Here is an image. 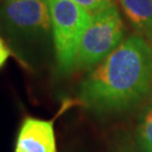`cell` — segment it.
<instances>
[{"instance_id":"5b68a950","label":"cell","mask_w":152,"mask_h":152,"mask_svg":"<svg viewBox=\"0 0 152 152\" xmlns=\"http://www.w3.org/2000/svg\"><path fill=\"white\" fill-rule=\"evenodd\" d=\"M14 152H58L54 121L26 116L17 132Z\"/></svg>"},{"instance_id":"30bf717a","label":"cell","mask_w":152,"mask_h":152,"mask_svg":"<svg viewBox=\"0 0 152 152\" xmlns=\"http://www.w3.org/2000/svg\"><path fill=\"white\" fill-rule=\"evenodd\" d=\"M116 152H136L134 149H132V148H129V147H122L120 148Z\"/></svg>"},{"instance_id":"3957f363","label":"cell","mask_w":152,"mask_h":152,"mask_svg":"<svg viewBox=\"0 0 152 152\" xmlns=\"http://www.w3.org/2000/svg\"><path fill=\"white\" fill-rule=\"evenodd\" d=\"M124 36V24L114 5L91 17L77 54L75 70H87L114 51Z\"/></svg>"},{"instance_id":"8fae6325","label":"cell","mask_w":152,"mask_h":152,"mask_svg":"<svg viewBox=\"0 0 152 152\" xmlns=\"http://www.w3.org/2000/svg\"><path fill=\"white\" fill-rule=\"evenodd\" d=\"M147 36H148V38H149V41H150V46H151V50H152V29L148 33Z\"/></svg>"},{"instance_id":"277c9868","label":"cell","mask_w":152,"mask_h":152,"mask_svg":"<svg viewBox=\"0 0 152 152\" xmlns=\"http://www.w3.org/2000/svg\"><path fill=\"white\" fill-rule=\"evenodd\" d=\"M0 15L7 32L22 41L42 39L52 29L48 0H6Z\"/></svg>"},{"instance_id":"ba28073f","label":"cell","mask_w":152,"mask_h":152,"mask_svg":"<svg viewBox=\"0 0 152 152\" xmlns=\"http://www.w3.org/2000/svg\"><path fill=\"white\" fill-rule=\"evenodd\" d=\"M89 15H97L99 12L113 6V0H75Z\"/></svg>"},{"instance_id":"9c48e42d","label":"cell","mask_w":152,"mask_h":152,"mask_svg":"<svg viewBox=\"0 0 152 152\" xmlns=\"http://www.w3.org/2000/svg\"><path fill=\"white\" fill-rule=\"evenodd\" d=\"M10 54H11L10 49L7 46L5 41L0 37V69L5 66L6 62L8 61Z\"/></svg>"},{"instance_id":"6da1fadb","label":"cell","mask_w":152,"mask_h":152,"mask_svg":"<svg viewBox=\"0 0 152 152\" xmlns=\"http://www.w3.org/2000/svg\"><path fill=\"white\" fill-rule=\"evenodd\" d=\"M152 88V50L141 35H131L80 82L81 105L96 114L129 109Z\"/></svg>"},{"instance_id":"7a4b0ae2","label":"cell","mask_w":152,"mask_h":152,"mask_svg":"<svg viewBox=\"0 0 152 152\" xmlns=\"http://www.w3.org/2000/svg\"><path fill=\"white\" fill-rule=\"evenodd\" d=\"M48 1L58 66L62 73H68L75 70L79 45L92 16L75 0Z\"/></svg>"},{"instance_id":"52a82bcc","label":"cell","mask_w":152,"mask_h":152,"mask_svg":"<svg viewBox=\"0 0 152 152\" xmlns=\"http://www.w3.org/2000/svg\"><path fill=\"white\" fill-rule=\"evenodd\" d=\"M136 144L140 152H152V100L142 110L139 117Z\"/></svg>"},{"instance_id":"8992f818","label":"cell","mask_w":152,"mask_h":152,"mask_svg":"<svg viewBox=\"0 0 152 152\" xmlns=\"http://www.w3.org/2000/svg\"><path fill=\"white\" fill-rule=\"evenodd\" d=\"M125 16L145 35L152 29V0H118Z\"/></svg>"}]
</instances>
